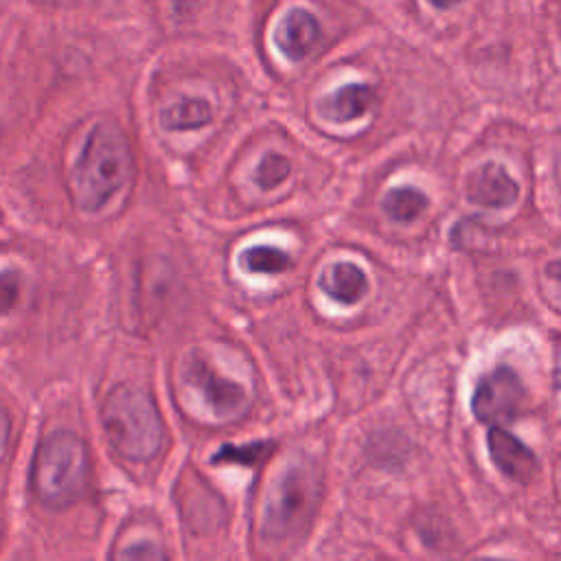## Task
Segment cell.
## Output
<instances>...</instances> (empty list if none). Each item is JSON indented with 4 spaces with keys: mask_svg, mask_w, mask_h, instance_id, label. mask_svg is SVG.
Wrapping results in <instances>:
<instances>
[{
    "mask_svg": "<svg viewBox=\"0 0 561 561\" xmlns=\"http://www.w3.org/2000/svg\"><path fill=\"white\" fill-rule=\"evenodd\" d=\"M131 169V153L123 129L112 121L90 127L72 167L70 193L83 213H99L125 186Z\"/></svg>",
    "mask_w": 561,
    "mask_h": 561,
    "instance_id": "1",
    "label": "cell"
},
{
    "mask_svg": "<svg viewBox=\"0 0 561 561\" xmlns=\"http://www.w3.org/2000/svg\"><path fill=\"white\" fill-rule=\"evenodd\" d=\"M90 478L85 443L66 430L48 434L35 449L31 489L39 504L66 508L83 497Z\"/></svg>",
    "mask_w": 561,
    "mask_h": 561,
    "instance_id": "2",
    "label": "cell"
},
{
    "mask_svg": "<svg viewBox=\"0 0 561 561\" xmlns=\"http://www.w3.org/2000/svg\"><path fill=\"white\" fill-rule=\"evenodd\" d=\"M101 421L110 445L129 460L153 458L164 443V423L149 392L116 386L107 392Z\"/></svg>",
    "mask_w": 561,
    "mask_h": 561,
    "instance_id": "3",
    "label": "cell"
},
{
    "mask_svg": "<svg viewBox=\"0 0 561 561\" xmlns=\"http://www.w3.org/2000/svg\"><path fill=\"white\" fill-rule=\"evenodd\" d=\"M320 497V471L309 460L291 462L274 480L261 522L265 541L278 543L309 524Z\"/></svg>",
    "mask_w": 561,
    "mask_h": 561,
    "instance_id": "4",
    "label": "cell"
},
{
    "mask_svg": "<svg viewBox=\"0 0 561 561\" xmlns=\"http://www.w3.org/2000/svg\"><path fill=\"white\" fill-rule=\"evenodd\" d=\"M182 381L202 405V416L213 423H232L248 414L250 394L245 388L217 373L202 355L191 353L182 366Z\"/></svg>",
    "mask_w": 561,
    "mask_h": 561,
    "instance_id": "5",
    "label": "cell"
},
{
    "mask_svg": "<svg viewBox=\"0 0 561 561\" xmlns=\"http://www.w3.org/2000/svg\"><path fill=\"white\" fill-rule=\"evenodd\" d=\"M524 397L517 373L508 366H497L480 377L471 397V412L482 423H511L519 414Z\"/></svg>",
    "mask_w": 561,
    "mask_h": 561,
    "instance_id": "6",
    "label": "cell"
},
{
    "mask_svg": "<svg viewBox=\"0 0 561 561\" xmlns=\"http://www.w3.org/2000/svg\"><path fill=\"white\" fill-rule=\"evenodd\" d=\"M486 447L493 465L515 482H528L537 473L535 454L504 427H491L486 434Z\"/></svg>",
    "mask_w": 561,
    "mask_h": 561,
    "instance_id": "7",
    "label": "cell"
},
{
    "mask_svg": "<svg viewBox=\"0 0 561 561\" xmlns=\"http://www.w3.org/2000/svg\"><path fill=\"white\" fill-rule=\"evenodd\" d=\"M318 37L320 24L316 15L305 9L287 11L274 31V42L278 50L291 61H300L302 57H307V53L316 46Z\"/></svg>",
    "mask_w": 561,
    "mask_h": 561,
    "instance_id": "8",
    "label": "cell"
},
{
    "mask_svg": "<svg viewBox=\"0 0 561 561\" xmlns=\"http://www.w3.org/2000/svg\"><path fill=\"white\" fill-rule=\"evenodd\" d=\"M467 193H469V199L480 206L500 208V206H511L517 199V184L504 171V167L495 162H486L471 175Z\"/></svg>",
    "mask_w": 561,
    "mask_h": 561,
    "instance_id": "9",
    "label": "cell"
},
{
    "mask_svg": "<svg viewBox=\"0 0 561 561\" xmlns=\"http://www.w3.org/2000/svg\"><path fill=\"white\" fill-rule=\"evenodd\" d=\"M375 103V90L364 83H346L337 90H333L322 101V112L327 118L337 123H348L368 112V107Z\"/></svg>",
    "mask_w": 561,
    "mask_h": 561,
    "instance_id": "10",
    "label": "cell"
},
{
    "mask_svg": "<svg viewBox=\"0 0 561 561\" xmlns=\"http://www.w3.org/2000/svg\"><path fill=\"white\" fill-rule=\"evenodd\" d=\"M322 291L342 305H353L366 294V274L353 263H335L320 278Z\"/></svg>",
    "mask_w": 561,
    "mask_h": 561,
    "instance_id": "11",
    "label": "cell"
},
{
    "mask_svg": "<svg viewBox=\"0 0 561 561\" xmlns=\"http://www.w3.org/2000/svg\"><path fill=\"white\" fill-rule=\"evenodd\" d=\"M210 118H213V110H210L208 101L195 99V96L175 101L160 116L162 127L173 129V131H186V129L204 127L206 123H210Z\"/></svg>",
    "mask_w": 561,
    "mask_h": 561,
    "instance_id": "12",
    "label": "cell"
},
{
    "mask_svg": "<svg viewBox=\"0 0 561 561\" xmlns=\"http://www.w3.org/2000/svg\"><path fill=\"white\" fill-rule=\"evenodd\" d=\"M239 265L250 274H280L291 267V259L280 248L252 245L241 252Z\"/></svg>",
    "mask_w": 561,
    "mask_h": 561,
    "instance_id": "13",
    "label": "cell"
},
{
    "mask_svg": "<svg viewBox=\"0 0 561 561\" xmlns=\"http://www.w3.org/2000/svg\"><path fill=\"white\" fill-rule=\"evenodd\" d=\"M427 206V197L414 186L392 188L383 197V210L394 221H412Z\"/></svg>",
    "mask_w": 561,
    "mask_h": 561,
    "instance_id": "14",
    "label": "cell"
},
{
    "mask_svg": "<svg viewBox=\"0 0 561 561\" xmlns=\"http://www.w3.org/2000/svg\"><path fill=\"white\" fill-rule=\"evenodd\" d=\"M276 449L274 440H254L245 445H224L215 451L213 462H234L245 467L261 465Z\"/></svg>",
    "mask_w": 561,
    "mask_h": 561,
    "instance_id": "15",
    "label": "cell"
},
{
    "mask_svg": "<svg viewBox=\"0 0 561 561\" xmlns=\"http://www.w3.org/2000/svg\"><path fill=\"white\" fill-rule=\"evenodd\" d=\"M291 171V164L285 156L280 153H265L261 158V162L256 164V171H254V182L259 184V188L267 191V188H274L276 184H280Z\"/></svg>",
    "mask_w": 561,
    "mask_h": 561,
    "instance_id": "16",
    "label": "cell"
},
{
    "mask_svg": "<svg viewBox=\"0 0 561 561\" xmlns=\"http://www.w3.org/2000/svg\"><path fill=\"white\" fill-rule=\"evenodd\" d=\"M110 561H167V554L158 541L136 539L116 548Z\"/></svg>",
    "mask_w": 561,
    "mask_h": 561,
    "instance_id": "17",
    "label": "cell"
},
{
    "mask_svg": "<svg viewBox=\"0 0 561 561\" xmlns=\"http://www.w3.org/2000/svg\"><path fill=\"white\" fill-rule=\"evenodd\" d=\"M22 296V276L15 270L0 272V316L13 311Z\"/></svg>",
    "mask_w": 561,
    "mask_h": 561,
    "instance_id": "18",
    "label": "cell"
},
{
    "mask_svg": "<svg viewBox=\"0 0 561 561\" xmlns=\"http://www.w3.org/2000/svg\"><path fill=\"white\" fill-rule=\"evenodd\" d=\"M7 438H9V416H7V412L0 408V454H2L4 445H7Z\"/></svg>",
    "mask_w": 561,
    "mask_h": 561,
    "instance_id": "19",
    "label": "cell"
},
{
    "mask_svg": "<svg viewBox=\"0 0 561 561\" xmlns=\"http://www.w3.org/2000/svg\"><path fill=\"white\" fill-rule=\"evenodd\" d=\"M548 274H550L552 278L561 280V259H557V261H552V263L548 265Z\"/></svg>",
    "mask_w": 561,
    "mask_h": 561,
    "instance_id": "20",
    "label": "cell"
},
{
    "mask_svg": "<svg viewBox=\"0 0 561 561\" xmlns=\"http://www.w3.org/2000/svg\"><path fill=\"white\" fill-rule=\"evenodd\" d=\"M432 7H436V9H447V7H454V4H458L460 0H427Z\"/></svg>",
    "mask_w": 561,
    "mask_h": 561,
    "instance_id": "21",
    "label": "cell"
},
{
    "mask_svg": "<svg viewBox=\"0 0 561 561\" xmlns=\"http://www.w3.org/2000/svg\"><path fill=\"white\" fill-rule=\"evenodd\" d=\"M473 561H504V559H491V557H480V559H473Z\"/></svg>",
    "mask_w": 561,
    "mask_h": 561,
    "instance_id": "22",
    "label": "cell"
},
{
    "mask_svg": "<svg viewBox=\"0 0 561 561\" xmlns=\"http://www.w3.org/2000/svg\"><path fill=\"white\" fill-rule=\"evenodd\" d=\"M554 381H557V386H559V388H561V370H559V373H557V377H554Z\"/></svg>",
    "mask_w": 561,
    "mask_h": 561,
    "instance_id": "23",
    "label": "cell"
},
{
    "mask_svg": "<svg viewBox=\"0 0 561 561\" xmlns=\"http://www.w3.org/2000/svg\"><path fill=\"white\" fill-rule=\"evenodd\" d=\"M557 561H561V557H559V559H557Z\"/></svg>",
    "mask_w": 561,
    "mask_h": 561,
    "instance_id": "24",
    "label": "cell"
}]
</instances>
